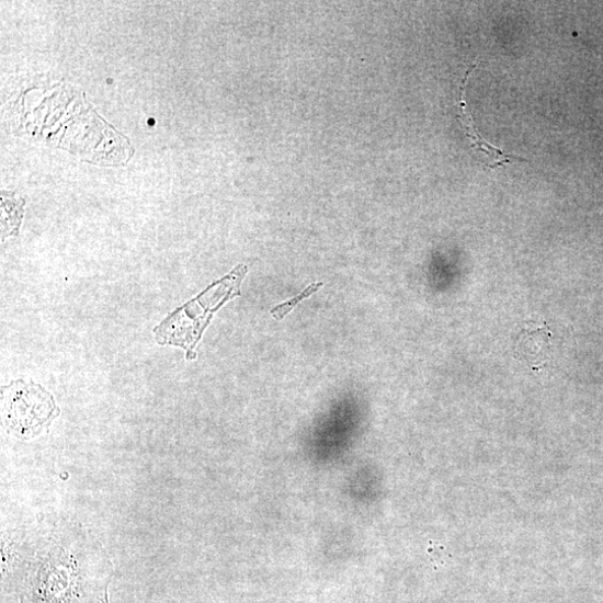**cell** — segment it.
<instances>
[{
	"label": "cell",
	"mask_w": 603,
	"mask_h": 603,
	"mask_svg": "<svg viewBox=\"0 0 603 603\" xmlns=\"http://www.w3.org/2000/svg\"><path fill=\"white\" fill-rule=\"evenodd\" d=\"M4 418L9 430L22 440L47 431L59 414L54 398L43 387L22 380L2 388Z\"/></svg>",
	"instance_id": "1"
},
{
	"label": "cell",
	"mask_w": 603,
	"mask_h": 603,
	"mask_svg": "<svg viewBox=\"0 0 603 603\" xmlns=\"http://www.w3.org/2000/svg\"><path fill=\"white\" fill-rule=\"evenodd\" d=\"M476 67H477L476 65L471 66L466 71V75L460 83L458 100H457L458 114L456 115L458 123L464 129L465 137L470 143V149L475 152L476 156L481 157L480 162L485 163L491 169L504 167L505 164H509L512 161L526 162L527 160L524 158H520L513 155H508L503 150L497 147H493L491 144L482 139L478 134L477 128L475 127V124H474V120L466 109V101H465L466 83L470 73L476 69Z\"/></svg>",
	"instance_id": "2"
},
{
	"label": "cell",
	"mask_w": 603,
	"mask_h": 603,
	"mask_svg": "<svg viewBox=\"0 0 603 603\" xmlns=\"http://www.w3.org/2000/svg\"><path fill=\"white\" fill-rule=\"evenodd\" d=\"M514 349L517 357L537 372L551 359V333L547 328H526L515 339Z\"/></svg>",
	"instance_id": "3"
},
{
	"label": "cell",
	"mask_w": 603,
	"mask_h": 603,
	"mask_svg": "<svg viewBox=\"0 0 603 603\" xmlns=\"http://www.w3.org/2000/svg\"><path fill=\"white\" fill-rule=\"evenodd\" d=\"M323 286V283H316L310 285L306 291L302 292L299 295L294 297L293 299H289L286 302V304H283L278 307H276L272 315L277 320H282L287 314L292 311L294 307H296L302 299H305L307 297H310L312 294H315L318 289H320Z\"/></svg>",
	"instance_id": "4"
}]
</instances>
